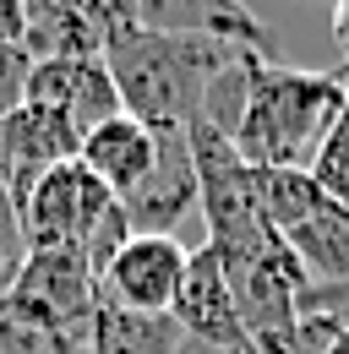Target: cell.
I'll list each match as a JSON object with an SVG mask.
<instances>
[{
  "label": "cell",
  "mask_w": 349,
  "mask_h": 354,
  "mask_svg": "<svg viewBox=\"0 0 349 354\" xmlns=\"http://www.w3.org/2000/svg\"><path fill=\"white\" fill-rule=\"evenodd\" d=\"M229 39L208 33H153V28H126L104 44V66L120 88L131 120H142L147 131H186L202 109V93L218 71L235 60Z\"/></svg>",
  "instance_id": "cell-1"
},
{
  "label": "cell",
  "mask_w": 349,
  "mask_h": 354,
  "mask_svg": "<svg viewBox=\"0 0 349 354\" xmlns=\"http://www.w3.org/2000/svg\"><path fill=\"white\" fill-rule=\"evenodd\" d=\"M316 6H328V11H333V0H316Z\"/></svg>",
  "instance_id": "cell-23"
},
{
  "label": "cell",
  "mask_w": 349,
  "mask_h": 354,
  "mask_svg": "<svg viewBox=\"0 0 349 354\" xmlns=\"http://www.w3.org/2000/svg\"><path fill=\"white\" fill-rule=\"evenodd\" d=\"M311 175L322 180V191H333V196L349 202V104H344V115H339V126L328 131L316 164H311Z\"/></svg>",
  "instance_id": "cell-17"
},
{
  "label": "cell",
  "mask_w": 349,
  "mask_h": 354,
  "mask_svg": "<svg viewBox=\"0 0 349 354\" xmlns=\"http://www.w3.org/2000/svg\"><path fill=\"white\" fill-rule=\"evenodd\" d=\"M136 28L153 33H208L229 44H251L273 55V28L246 0H136Z\"/></svg>",
  "instance_id": "cell-10"
},
{
  "label": "cell",
  "mask_w": 349,
  "mask_h": 354,
  "mask_svg": "<svg viewBox=\"0 0 349 354\" xmlns=\"http://www.w3.org/2000/svg\"><path fill=\"white\" fill-rule=\"evenodd\" d=\"M93 310H98V272L77 251H28L22 272L0 295V316L66 344H87Z\"/></svg>",
  "instance_id": "cell-4"
},
{
  "label": "cell",
  "mask_w": 349,
  "mask_h": 354,
  "mask_svg": "<svg viewBox=\"0 0 349 354\" xmlns=\"http://www.w3.org/2000/svg\"><path fill=\"white\" fill-rule=\"evenodd\" d=\"M186 262H191V251L174 234H131L115 251V262L98 272V295L126 310L170 316L180 300V283H186Z\"/></svg>",
  "instance_id": "cell-5"
},
{
  "label": "cell",
  "mask_w": 349,
  "mask_h": 354,
  "mask_svg": "<svg viewBox=\"0 0 349 354\" xmlns=\"http://www.w3.org/2000/svg\"><path fill=\"white\" fill-rule=\"evenodd\" d=\"M267 60L262 49H235V60L218 71L208 93H202V109H197V120L202 126H213L218 136H235L240 126V115H246V104H251V82H257V66Z\"/></svg>",
  "instance_id": "cell-15"
},
{
  "label": "cell",
  "mask_w": 349,
  "mask_h": 354,
  "mask_svg": "<svg viewBox=\"0 0 349 354\" xmlns=\"http://www.w3.org/2000/svg\"><path fill=\"white\" fill-rule=\"evenodd\" d=\"M322 354H349V327H344V322L333 327V338H328V349H322Z\"/></svg>",
  "instance_id": "cell-22"
},
{
  "label": "cell",
  "mask_w": 349,
  "mask_h": 354,
  "mask_svg": "<svg viewBox=\"0 0 349 354\" xmlns=\"http://www.w3.org/2000/svg\"><path fill=\"white\" fill-rule=\"evenodd\" d=\"M22 229H28V251H77L93 272H104L115 262V251L131 240L120 196L82 158L55 164L22 196Z\"/></svg>",
  "instance_id": "cell-3"
},
{
  "label": "cell",
  "mask_w": 349,
  "mask_h": 354,
  "mask_svg": "<svg viewBox=\"0 0 349 354\" xmlns=\"http://www.w3.org/2000/svg\"><path fill=\"white\" fill-rule=\"evenodd\" d=\"M328 17H333V44L344 49V60H349V0H333Z\"/></svg>",
  "instance_id": "cell-21"
},
{
  "label": "cell",
  "mask_w": 349,
  "mask_h": 354,
  "mask_svg": "<svg viewBox=\"0 0 349 354\" xmlns=\"http://www.w3.org/2000/svg\"><path fill=\"white\" fill-rule=\"evenodd\" d=\"M180 322L153 316V310H126L98 295L93 327H87V354H174L180 349Z\"/></svg>",
  "instance_id": "cell-13"
},
{
  "label": "cell",
  "mask_w": 349,
  "mask_h": 354,
  "mask_svg": "<svg viewBox=\"0 0 349 354\" xmlns=\"http://www.w3.org/2000/svg\"><path fill=\"white\" fill-rule=\"evenodd\" d=\"M344 104L349 71H305V66H278L267 55L229 142L251 169H311Z\"/></svg>",
  "instance_id": "cell-2"
},
{
  "label": "cell",
  "mask_w": 349,
  "mask_h": 354,
  "mask_svg": "<svg viewBox=\"0 0 349 354\" xmlns=\"http://www.w3.org/2000/svg\"><path fill=\"white\" fill-rule=\"evenodd\" d=\"M77 158H82L115 196H126V191H136L142 175L153 169V131H147L142 120H131V115H115V120H104L98 131L82 136Z\"/></svg>",
  "instance_id": "cell-12"
},
{
  "label": "cell",
  "mask_w": 349,
  "mask_h": 354,
  "mask_svg": "<svg viewBox=\"0 0 349 354\" xmlns=\"http://www.w3.org/2000/svg\"><path fill=\"white\" fill-rule=\"evenodd\" d=\"M28 39V0H0V44Z\"/></svg>",
  "instance_id": "cell-20"
},
{
  "label": "cell",
  "mask_w": 349,
  "mask_h": 354,
  "mask_svg": "<svg viewBox=\"0 0 349 354\" xmlns=\"http://www.w3.org/2000/svg\"><path fill=\"white\" fill-rule=\"evenodd\" d=\"M301 310L333 316V322H344V327H349V278H344V283H305Z\"/></svg>",
  "instance_id": "cell-19"
},
{
  "label": "cell",
  "mask_w": 349,
  "mask_h": 354,
  "mask_svg": "<svg viewBox=\"0 0 349 354\" xmlns=\"http://www.w3.org/2000/svg\"><path fill=\"white\" fill-rule=\"evenodd\" d=\"M28 71H33L28 49L22 44H0V120H6L17 104H28Z\"/></svg>",
  "instance_id": "cell-18"
},
{
  "label": "cell",
  "mask_w": 349,
  "mask_h": 354,
  "mask_svg": "<svg viewBox=\"0 0 349 354\" xmlns=\"http://www.w3.org/2000/svg\"><path fill=\"white\" fill-rule=\"evenodd\" d=\"M77 147H82V136H77V126H71L55 104H33V98L17 104V109L0 120V180L11 185L17 207H22V196H28L55 164L77 158Z\"/></svg>",
  "instance_id": "cell-6"
},
{
  "label": "cell",
  "mask_w": 349,
  "mask_h": 354,
  "mask_svg": "<svg viewBox=\"0 0 349 354\" xmlns=\"http://www.w3.org/2000/svg\"><path fill=\"white\" fill-rule=\"evenodd\" d=\"M22 49L28 60H82V55H104V39L71 0H28Z\"/></svg>",
  "instance_id": "cell-14"
},
{
  "label": "cell",
  "mask_w": 349,
  "mask_h": 354,
  "mask_svg": "<svg viewBox=\"0 0 349 354\" xmlns=\"http://www.w3.org/2000/svg\"><path fill=\"white\" fill-rule=\"evenodd\" d=\"M28 98H33V104H55V109L77 126V136L98 131V126L115 120V115H126L120 88H115L104 55H82V60H33V71H28Z\"/></svg>",
  "instance_id": "cell-8"
},
{
  "label": "cell",
  "mask_w": 349,
  "mask_h": 354,
  "mask_svg": "<svg viewBox=\"0 0 349 354\" xmlns=\"http://www.w3.org/2000/svg\"><path fill=\"white\" fill-rule=\"evenodd\" d=\"M28 262V229H22V207L11 196V185L0 180V295L11 289V278Z\"/></svg>",
  "instance_id": "cell-16"
},
{
  "label": "cell",
  "mask_w": 349,
  "mask_h": 354,
  "mask_svg": "<svg viewBox=\"0 0 349 354\" xmlns=\"http://www.w3.org/2000/svg\"><path fill=\"white\" fill-rule=\"evenodd\" d=\"M131 234H174L186 213H197V158L186 131H153V169L136 191L120 196Z\"/></svg>",
  "instance_id": "cell-7"
},
{
  "label": "cell",
  "mask_w": 349,
  "mask_h": 354,
  "mask_svg": "<svg viewBox=\"0 0 349 354\" xmlns=\"http://www.w3.org/2000/svg\"><path fill=\"white\" fill-rule=\"evenodd\" d=\"M284 245L295 251L311 283H344L349 278V202L322 191L289 229H278Z\"/></svg>",
  "instance_id": "cell-11"
},
{
  "label": "cell",
  "mask_w": 349,
  "mask_h": 354,
  "mask_svg": "<svg viewBox=\"0 0 349 354\" xmlns=\"http://www.w3.org/2000/svg\"><path fill=\"white\" fill-rule=\"evenodd\" d=\"M180 322L186 338H202V344H229V349H251V333L240 322V306H235V289L224 278V262H218L213 245H197L191 262H186V283H180V300L170 310Z\"/></svg>",
  "instance_id": "cell-9"
}]
</instances>
